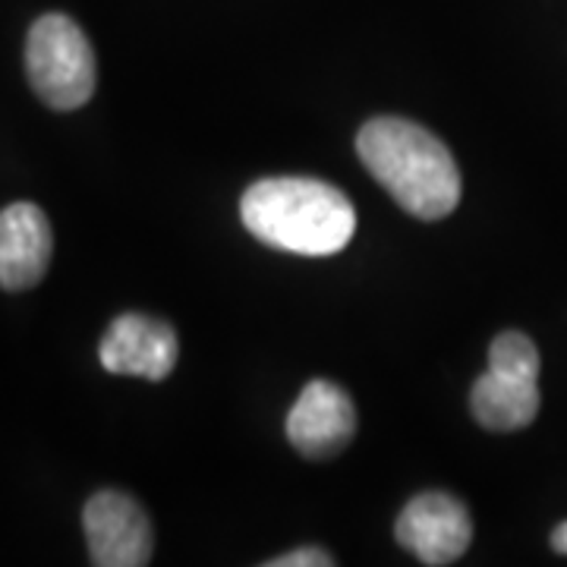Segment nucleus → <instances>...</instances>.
Returning <instances> with one entry per match:
<instances>
[{
  "label": "nucleus",
  "mask_w": 567,
  "mask_h": 567,
  "mask_svg": "<svg viewBox=\"0 0 567 567\" xmlns=\"http://www.w3.org/2000/svg\"><path fill=\"white\" fill-rule=\"evenodd\" d=\"M357 152L391 199L420 221L447 218L461 203V171L447 145L404 117H375L360 130Z\"/></svg>",
  "instance_id": "obj_1"
},
{
  "label": "nucleus",
  "mask_w": 567,
  "mask_h": 567,
  "mask_svg": "<svg viewBox=\"0 0 567 567\" xmlns=\"http://www.w3.org/2000/svg\"><path fill=\"white\" fill-rule=\"evenodd\" d=\"M244 227L290 256H334L357 234V212L338 186L312 177H268L240 199Z\"/></svg>",
  "instance_id": "obj_2"
},
{
  "label": "nucleus",
  "mask_w": 567,
  "mask_h": 567,
  "mask_svg": "<svg viewBox=\"0 0 567 567\" xmlns=\"http://www.w3.org/2000/svg\"><path fill=\"white\" fill-rule=\"evenodd\" d=\"M25 73L41 102L54 111H76L95 92V51L76 20L44 13L25 39Z\"/></svg>",
  "instance_id": "obj_3"
},
{
  "label": "nucleus",
  "mask_w": 567,
  "mask_h": 567,
  "mask_svg": "<svg viewBox=\"0 0 567 567\" xmlns=\"http://www.w3.org/2000/svg\"><path fill=\"white\" fill-rule=\"evenodd\" d=\"M82 529L92 565L99 567H142L152 561V524L130 495L104 488L95 492L82 511Z\"/></svg>",
  "instance_id": "obj_4"
},
{
  "label": "nucleus",
  "mask_w": 567,
  "mask_h": 567,
  "mask_svg": "<svg viewBox=\"0 0 567 567\" xmlns=\"http://www.w3.org/2000/svg\"><path fill=\"white\" fill-rule=\"evenodd\" d=\"M398 543L423 565H454L473 539V520L464 502L447 492H423L398 517Z\"/></svg>",
  "instance_id": "obj_5"
},
{
  "label": "nucleus",
  "mask_w": 567,
  "mask_h": 567,
  "mask_svg": "<svg viewBox=\"0 0 567 567\" xmlns=\"http://www.w3.org/2000/svg\"><path fill=\"white\" fill-rule=\"evenodd\" d=\"M181 357V341L174 328L162 319L126 312L117 316L104 331L99 360L114 375H140L148 382H162L174 372Z\"/></svg>",
  "instance_id": "obj_6"
},
{
  "label": "nucleus",
  "mask_w": 567,
  "mask_h": 567,
  "mask_svg": "<svg viewBox=\"0 0 567 567\" xmlns=\"http://www.w3.org/2000/svg\"><path fill=\"white\" fill-rule=\"evenodd\" d=\"M357 432V406L344 388L316 379L287 413V439L303 457H334Z\"/></svg>",
  "instance_id": "obj_7"
},
{
  "label": "nucleus",
  "mask_w": 567,
  "mask_h": 567,
  "mask_svg": "<svg viewBox=\"0 0 567 567\" xmlns=\"http://www.w3.org/2000/svg\"><path fill=\"white\" fill-rule=\"evenodd\" d=\"M54 252L51 221L35 203H13L0 212V287L29 290L44 278Z\"/></svg>",
  "instance_id": "obj_8"
},
{
  "label": "nucleus",
  "mask_w": 567,
  "mask_h": 567,
  "mask_svg": "<svg viewBox=\"0 0 567 567\" xmlns=\"http://www.w3.org/2000/svg\"><path fill=\"white\" fill-rule=\"evenodd\" d=\"M470 410L476 423L492 432L527 429L539 413V385L536 379H517L488 369L470 391Z\"/></svg>",
  "instance_id": "obj_9"
},
{
  "label": "nucleus",
  "mask_w": 567,
  "mask_h": 567,
  "mask_svg": "<svg viewBox=\"0 0 567 567\" xmlns=\"http://www.w3.org/2000/svg\"><path fill=\"white\" fill-rule=\"evenodd\" d=\"M488 369L517 379H539V350L520 331H505L488 347Z\"/></svg>",
  "instance_id": "obj_10"
},
{
  "label": "nucleus",
  "mask_w": 567,
  "mask_h": 567,
  "mask_svg": "<svg viewBox=\"0 0 567 567\" xmlns=\"http://www.w3.org/2000/svg\"><path fill=\"white\" fill-rule=\"evenodd\" d=\"M334 558L322 551V548H297V551H287L281 558H271L265 567H331Z\"/></svg>",
  "instance_id": "obj_11"
},
{
  "label": "nucleus",
  "mask_w": 567,
  "mask_h": 567,
  "mask_svg": "<svg viewBox=\"0 0 567 567\" xmlns=\"http://www.w3.org/2000/svg\"><path fill=\"white\" fill-rule=\"evenodd\" d=\"M551 548H555L558 555H567V520L565 524H558L555 533H551Z\"/></svg>",
  "instance_id": "obj_12"
}]
</instances>
